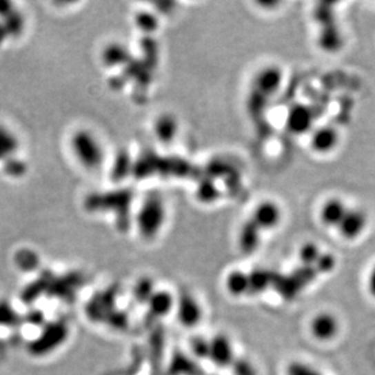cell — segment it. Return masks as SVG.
<instances>
[{
    "label": "cell",
    "mask_w": 375,
    "mask_h": 375,
    "mask_svg": "<svg viewBox=\"0 0 375 375\" xmlns=\"http://www.w3.org/2000/svg\"><path fill=\"white\" fill-rule=\"evenodd\" d=\"M340 332V321L334 314L323 311L314 314L310 322V333L321 343L334 340Z\"/></svg>",
    "instance_id": "obj_6"
},
{
    "label": "cell",
    "mask_w": 375,
    "mask_h": 375,
    "mask_svg": "<svg viewBox=\"0 0 375 375\" xmlns=\"http://www.w3.org/2000/svg\"><path fill=\"white\" fill-rule=\"evenodd\" d=\"M178 318L185 327H196L203 318V309L198 300L191 294H183L179 298L176 304Z\"/></svg>",
    "instance_id": "obj_10"
},
{
    "label": "cell",
    "mask_w": 375,
    "mask_h": 375,
    "mask_svg": "<svg viewBox=\"0 0 375 375\" xmlns=\"http://www.w3.org/2000/svg\"><path fill=\"white\" fill-rule=\"evenodd\" d=\"M154 132L161 141H172L178 132V124L175 118H172V116H162L156 123Z\"/></svg>",
    "instance_id": "obj_16"
},
{
    "label": "cell",
    "mask_w": 375,
    "mask_h": 375,
    "mask_svg": "<svg viewBox=\"0 0 375 375\" xmlns=\"http://www.w3.org/2000/svg\"><path fill=\"white\" fill-rule=\"evenodd\" d=\"M314 113L309 105L295 103L290 107L287 116V129L293 135H306L314 129Z\"/></svg>",
    "instance_id": "obj_7"
},
{
    "label": "cell",
    "mask_w": 375,
    "mask_h": 375,
    "mask_svg": "<svg viewBox=\"0 0 375 375\" xmlns=\"http://www.w3.org/2000/svg\"><path fill=\"white\" fill-rule=\"evenodd\" d=\"M72 152L86 169H97L101 167L103 162V148L101 142L99 141L92 132L89 130H78L73 134L71 139Z\"/></svg>",
    "instance_id": "obj_2"
},
{
    "label": "cell",
    "mask_w": 375,
    "mask_h": 375,
    "mask_svg": "<svg viewBox=\"0 0 375 375\" xmlns=\"http://www.w3.org/2000/svg\"><path fill=\"white\" fill-rule=\"evenodd\" d=\"M283 220V210L276 201L265 199L256 204L252 214V223L260 231H272Z\"/></svg>",
    "instance_id": "obj_3"
},
{
    "label": "cell",
    "mask_w": 375,
    "mask_h": 375,
    "mask_svg": "<svg viewBox=\"0 0 375 375\" xmlns=\"http://www.w3.org/2000/svg\"><path fill=\"white\" fill-rule=\"evenodd\" d=\"M67 334H68V328L63 323L57 322V323L49 325L32 346V351L36 355L49 354L50 351H54V349H57L67 339Z\"/></svg>",
    "instance_id": "obj_8"
},
{
    "label": "cell",
    "mask_w": 375,
    "mask_h": 375,
    "mask_svg": "<svg viewBox=\"0 0 375 375\" xmlns=\"http://www.w3.org/2000/svg\"><path fill=\"white\" fill-rule=\"evenodd\" d=\"M225 285L230 294L234 296H241V295L249 293V274H244L243 271H231L226 276L225 279Z\"/></svg>",
    "instance_id": "obj_14"
},
{
    "label": "cell",
    "mask_w": 375,
    "mask_h": 375,
    "mask_svg": "<svg viewBox=\"0 0 375 375\" xmlns=\"http://www.w3.org/2000/svg\"><path fill=\"white\" fill-rule=\"evenodd\" d=\"M167 219V208L161 196L152 194L145 199L137 214V227L142 237L154 239Z\"/></svg>",
    "instance_id": "obj_1"
},
{
    "label": "cell",
    "mask_w": 375,
    "mask_h": 375,
    "mask_svg": "<svg viewBox=\"0 0 375 375\" xmlns=\"http://www.w3.org/2000/svg\"><path fill=\"white\" fill-rule=\"evenodd\" d=\"M234 346L227 336L220 334L208 341V358L219 367H227L234 361Z\"/></svg>",
    "instance_id": "obj_11"
},
{
    "label": "cell",
    "mask_w": 375,
    "mask_h": 375,
    "mask_svg": "<svg viewBox=\"0 0 375 375\" xmlns=\"http://www.w3.org/2000/svg\"><path fill=\"white\" fill-rule=\"evenodd\" d=\"M148 303L151 312L157 316H167L175 307V300L172 295L165 290H154Z\"/></svg>",
    "instance_id": "obj_13"
},
{
    "label": "cell",
    "mask_w": 375,
    "mask_h": 375,
    "mask_svg": "<svg viewBox=\"0 0 375 375\" xmlns=\"http://www.w3.org/2000/svg\"><path fill=\"white\" fill-rule=\"evenodd\" d=\"M282 81L283 74L278 67H265L264 70L259 71L255 79V85L258 88L259 92L272 97L281 89Z\"/></svg>",
    "instance_id": "obj_12"
},
{
    "label": "cell",
    "mask_w": 375,
    "mask_h": 375,
    "mask_svg": "<svg viewBox=\"0 0 375 375\" xmlns=\"http://www.w3.org/2000/svg\"><path fill=\"white\" fill-rule=\"evenodd\" d=\"M340 143V132L334 125L314 127L310 132V148L320 156H327L334 152Z\"/></svg>",
    "instance_id": "obj_4"
},
{
    "label": "cell",
    "mask_w": 375,
    "mask_h": 375,
    "mask_svg": "<svg viewBox=\"0 0 375 375\" xmlns=\"http://www.w3.org/2000/svg\"><path fill=\"white\" fill-rule=\"evenodd\" d=\"M125 56H127V51L124 50L123 46L113 44V45L107 48L103 59H106L108 65H119V63L124 62Z\"/></svg>",
    "instance_id": "obj_18"
},
{
    "label": "cell",
    "mask_w": 375,
    "mask_h": 375,
    "mask_svg": "<svg viewBox=\"0 0 375 375\" xmlns=\"http://www.w3.org/2000/svg\"><path fill=\"white\" fill-rule=\"evenodd\" d=\"M368 226V215L363 209L349 207L336 231L345 241H356L365 234Z\"/></svg>",
    "instance_id": "obj_5"
},
{
    "label": "cell",
    "mask_w": 375,
    "mask_h": 375,
    "mask_svg": "<svg viewBox=\"0 0 375 375\" xmlns=\"http://www.w3.org/2000/svg\"><path fill=\"white\" fill-rule=\"evenodd\" d=\"M349 205L340 197H330L325 199L318 210L320 223L325 227L335 228L339 226L344 219Z\"/></svg>",
    "instance_id": "obj_9"
},
{
    "label": "cell",
    "mask_w": 375,
    "mask_h": 375,
    "mask_svg": "<svg viewBox=\"0 0 375 375\" xmlns=\"http://www.w3.org/2000/svg\"><path fill=\"white\" fill-rule=\"evenodd\" d=\"M285 375H323L314 365L305 363L301 361L292 362L285 368Z\"/></svg>",
    "instance_id": "obj_17"
},
{
    "label": "cell",
    "mask_w": 375,
    "mask_h": 375,
    "mask_svg": "<svg viewBox=\"0 0 375 375\" xmlns=\"http://www.w3.org/2000/svg\"><path fill=\"white\" fill-rule=\"evenodd\" d=\"M19 148V140L10 129L0 125V161H9Z\"/></svg>",
    "instance_id": "obj_15"
},
{
    "label": "cell",
    "mask_w": 375,
    "mask_h": 375,
    "mask_svg": "<svg viewBox=\"0 0 375 375\" xmlns=\"http://www.w3.org/2000/svg\"><path fill=\"white\" fill-rule=\"evenodd\" d=\"M317 253H320V252H318V248L314 244H306L300 252V258L304 261L305 264H311L318 256Z\"/></svg>",
    "instance_id": "obj_19"
},
{
    "label": "cell",
    "mask_w": 375,
    "mask_h": 375,
    "mask_svg": "<svg viewBox=\"0 0 375 375\" xmlns=\"http://www.w3.org/2000/svg\"><path fill=\"white\" fill-rule=\"evenodd\" d=\"M367 290H368L370 296L375 299V264L370 269L368 277H367Z\"/></svg>",
    "instance_id": "obj_20"
}]
</instances>
